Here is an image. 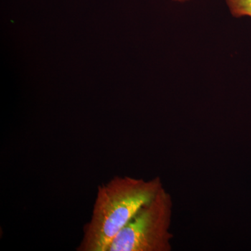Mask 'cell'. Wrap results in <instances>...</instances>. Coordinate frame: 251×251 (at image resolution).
I'll use <instances>...</instances> for the list:
<instances>
[{
    "instance_id": "cell-1",
    "label": "cell",
    "mask_w": 251,
    "mask_h": 251,
    "mask_svg": "<svg viewBox=\"0 0 251 251\" xmlns=\"http://www.w3.org/2000/svg\"><path fill=\"white\" fill-rule=\"evenodd\" d=\"M163 186L159 176L145 180L129 176H115L99 186L92 216L84 226L77 251H108L135 213Z\"/></svg>"
},
{
    "instance_id": "cell-2",
    "label": "cell",
    "mask_w": 251,
    "mask_h": 251,
    "mask_svg": "<svg viewBox=\"0 0 251 251\" xmlns=\"http://www.w3.org/2000/svg\"><path fill=\"white\" fill-rule=\"evenodd\" d=\"M173 211V198L163 186L135 213L108 251H171Z\"/></svg>"
},
{
    "instance_id": "cell-3",
    "label": "cell",
    "mask_w": 251,
    "mask_h": 251,
    "mask_svg": "<svg viewBox=\"0 0 251 251\" xmlns=\"http://www.w3.org/2000/svg\"><path fill=\"white\" fill-rule=\"evenodd\" d=\"M229 13L234 18H251V0H225Z\"/></svg>"
},
{
    "instance_id": "cell-4",
    "label": "cell",
    "mask_w": 251,
    "mask_h": 251,
    "mask_svg": "<svg viewBox=\"0 0 251 251\" xmlns=\"http://www.w3.org/2000/svg\"><path fill=\"white\" fill-rule=\"evenodd\" d=\"M171 1H175V2L176 3H185L191 1V0H171Z\"/></svg>"
}]
</instances>
